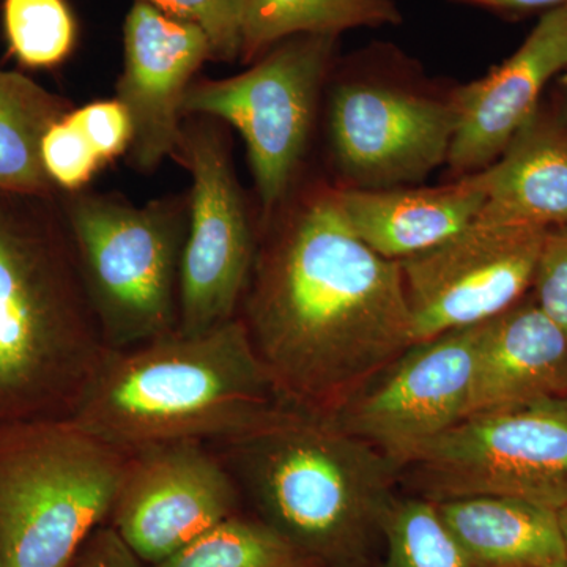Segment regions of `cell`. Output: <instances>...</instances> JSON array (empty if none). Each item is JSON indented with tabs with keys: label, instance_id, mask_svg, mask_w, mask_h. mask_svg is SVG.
<instances>
[{
	"label": "cell",
	"instance_id": "484cf974",
	"mask_svg": "<svg viewBox=\"0 0 567 567\" xmlns=\"http://www.w3.org/2000/svg\"><path fill=\"white\" fill-rule=\"evenodd\" d=\"M203 29L213 58L234 61L241 55L246 0H140Z\"/></svg>",
	"mask_w": 567,
	"mask_h": 567
},
{
	"label": "cell",
	"instance_id": "ba28073f",
	"mask_svg": "<svg viewBox=\"0 0 567 567\" xmlns=\"http://www.w3.org/2000/svg\"><path fill=\"white\" fill-rule=\"evenodd\" d=\"M333 41L295 37L238 76L189 85L183 100V117L219 118L241 134L267 212L286 196L303 156Z\"/></svg>",
	"mask_w": 567,
	"mask_h": 567
},
{
	"label": "cell",
	"instance_id": "f546056e",
	"mask_svg": "<svg viewBox=\"0 0 567 567\" xmlns=\"http://www.w3.org/2000/svg\"><path fill=\"white\" fill-rule=\"evenodd\" d=\"M465 2L476 3V6L492 7V9L505 10H533V9H555L567 3V0H465Z\"/></svg>",
	"mask_w": 567,
	"mask_h": 567
},
{
	"label": "cell",
	"instance_id": "ac0fdd59",
	"mask_svg": "<svg viewBox=\"0 0 567 567\" xmlns=\"http://www.w3.org/2000/svg\"><path fill=\"white\" fill-rule=\"evenodd\" d=\"M475 174L486 194L476 221L547 230L567 226V128L539 111L491 166Z\"/></svg>",
	"mask_w": 567,
	"mask_h": 567
},
{
	"label": "cell",
	"instance_id": "44dd1931",
	"mask_svg": "<svg viewBox=\"0 0 567 567\" xmlns=\"http://www.w3.org/2000/svg\"><path fill=\"white\" fill-rule=\"evenodd\" d=\"M398 22L393 0H246L241 55L251 59L287 37H336Z\"/></svg>",
	"mask_w": 567,
	"mask_h": 567
},
{
	"label": "cell",
	"instance_id": "5bb4252c",
	"mask_svg": "<svg viewBox=\"0 0 567 567\" xmlns=\"http://www.w3.org/2000/svg\"><path fill=\"white\" fill-rule=\"evenodd\" d=\"M212 44L203 29L136 0L123 25L117 100L132 122L133 163L152 171L177 155L183 100Z\"/></svg>",
	"mask_w": 567,
	"mask_h": 567
},
{
	"label": "cell",
	"instance_id": "1f68e13d",
	"mask_svg": "<svg viewBox=\"0 0 567 567\" xmlns=\"http://www.w3.org/2000/svg\"><path fill=\"white\" fill-rule=\"evenodd\" d=\"M0 567H7V566H6V563H3L2 557H0Z\"/></svg>",
	"mask_w": 567,
	"mask_h": 567
},
{
	"label": "cell",
	"instance_id": "9a60e30c",
	"mask_svg": "<svg viewBox=\"0 0 567 567\" xmlns=\"http://www.w3.org/2000/svg\"><path fill=\"white\" fill-rule=\"evenodd\" d=\"M567 66V3L544 13L527 40L487 76L451 95L456 132L447 164L456 174L486 169L539 111L548 81Z\"/></svg>",
	"mask_w": 567,
	"mask_h": 567
},
{
	"label": "cell",
	"instance_id": "f1b7e54d",
	"mask_svg": "<svg viewBox=\"0 0 567 567\" xmlns=\"http://www.w3.org/2000/svg\"><path fill=\"white\" fill-rule=\"evenodd\" d=\"M65 567H148L110 524L95 529Z\"/></svg>",
	"mask_w": 567,
	"mask_h": 567
},
{
	"label": "cell",
	"instance_id": "ffe728a7",
	"mask_svg": "<svg viewBox=\"0 0 567 567\" xmlns=\"http://www.w3.org/2000/svg\"><path fill=\"white\" fill-rule=\"evenodd\" d=\"M69 102L17 71L0 70V192L52 196L41 163L44 133L71 112Z\"/></svg>",
	"mask_w": 567,
	"mask_h": 567
},
{
	"label": "cell",
	"instance_id": "7c38bea8",
	"mask_svg": "<svg viewBox=\"0 0 567 567\" xmlns=\"http://www.w3.org/2000/svg\"><path fill=\"white\" fill-rule=\"evenodd\" d=\"M226 462L204 443L174 442L126 454L107 524L147 566L238 514Z\"/></svg>",
	"mask_w": 567,
	"mask_h": 567
},
{
	"label": "cell",
	"instance_id": "d4e9b609",
	"mask_svg": "<svg viewBox=\"0 0 567 567\" xmlns=\"http://www.w3.org/2000/svg\"><path fill=\"white\" fill-rule=\"evenodd\" d=\"M40 152L48 177L66 192L87 185L103 164L71 112L44 133Z\"/></svg>",
	"mask_w": 567,
	"mask_h": 567
},
{
	"label": "cell",
	"instance_id": "277c9868",
	"mask_svg": "<svg viewBox=\"0 0 567 567\" xmlns=\"http://www.w3.org/2000/svg\"><path fill=\"white\" fill-rule=\"evenodd\" d=\"M226 446L268 527L319 567L365 566L398 498V462L301 409Z\"/></svg>",
	"mask_w": 567,
	"mask_h": 567
},
{
	"label": "cell",
	"instance_id": "cb8c5ba5",
	"mask_svg": "<svg viewBox=\"0 0 567 567\" xmlns=\"http://www.w3.org/2000/svg\"><path fill=\"white\" fill-rule=\"evenodd\" d=\"M10 50L29 69H50L73 48L76 25L65 0H3Z\"/></svg>",
	"mask_w": 567,
	"mask_h": 567
},
{
	"label": "cell",
	"instance_id": "7a4b0ae2",
	"mask_svg": "<svg viewBox=\"0 0 567 567\" xmlns=\"http://www.w3.org/2000/svg\"><path fill=\"white\" fill-rule=\"evenodd\" d=\"M293 409L235 317L200 333L175 328L107 349L65 417L130 454L162 443L227 445Z\"/></svg>",
	"mask_w": 567,
	"mask_h": 567
},
{
	"label": "cell",
	"instance_id": "3957f363",
	"mask_svg": "<svg viewBox=\"0 0 567 567\" xmlns=\"http://www.w3.org/2000/svg\"><path fill=\"white\" fill-rule=\"evenodd\" d=\"M51 197L0 192V425L69 416L107 350Z\"/></svg>",
	"mask_w": 567,
	"mask_h": 567
},
{
	"label": "cell",
	"instance_id": "9c48e42d",
	"mask_svg": "<svg viewBox=\"0 0 567 567\" xmlns=\"http://www.w3.org/2000/svg\"><path fill=\"white\" fill-rule=\"evenodd\" d=\"M480 330L475 324L413 342L324 416L402 470L466 416Z\"/></svg>",
	"mask_w": 567,
	"mask_h": 567
},
{
	"label": "cell",
	"instance_id": "e0dca14e",
	"mask_svg": "<svg viewBox=\"0 0 567 567\" xmlns=\"http://www.w3.org/2000/svg\"><path fill=\"white\" fill-rule=\"evenodd\" d=\"M567 394V339L536 301L481 323L468 412Z\"/></svg>",
	"mask_w": 567,
	"mask_h": 567
},
{
	"label": "cell",
	"instance_id": "d6986e66",
	"mask_svg": "<svg viewBox=\"0 0 567 567\" xmlns=\"http://www.w3.org/2000/svg\"><path fill=\"white\" fill-rule=\"evenodd\" d=\"M435 506L464 567H567L557 511L495 495Z\"/></svg>",
	"mask_w": 567,
	"mask_h": 567
},
{
	"label": "cell",
	"instance_id": "4316f807",
	"mask_svg": "<svg viewBox=\"0 0 567 567\" xmlns=\"http://www.w3.org/2000/svg\"><path fill=\"white\" fill-rule=\"evenodd\" d=\"M533 286L536 303L567 339V226L547 230Z\"/></svg>",
	"mask_w": 567,
	"mask_h": 567
},
{
	"label": "cell",
	"instance_id": "5b68a950",
	"mask_svg": "<svg viewBox=\"0 0 567 567\" xmlns=\"http://www.w3.org/2000/svg\"><path fill=\"white\" fill-rule=\"evenodd\" d=\"M126 454L69 417L0 425V557L65 567L107 524Z\"/></svg>",
	"mask_w": 567,
	"mask_h": 567
},
{
	"label": "cell",
	"instance_id": "30bf717a",
	"mask_svg": "<svg viewBox=\"0 0 567 567\" xmlns=\"http://www.w3.org/2000/svg\"><path fill=\"white\" fill-rule=\"evenodd\" d=\"M177 155L192 174L178 328L200 333L237 316L256 248L229 152L210 126H183Z\"/></svg>",
	"mask_w": 567,
	"mask_h": 567
},
{
	"label": "cell",
	"instance_id": "8992f818",
	"mask_svg": "<svg viewBox=\"0 0 567 567\" xmlns=\"http://www.w3.org/2000/svg\"><path fill=\"white\" fill-rule=\"evenodd\" d=\"M63 219L107 349H130L178 328L181 205L133 207L82 194L66 204Z\"/></svg>",
	"mask_w": 567,
	"mask_h": 567
},
{
	"label": "cell",
	"instance_id": "7402d4cb",
	"mask_svg": "<svg viewBox=\"0 0 567 567\" xmlns=\"http://www.w3.org/2000/svg\"><path fill=\"white\" fill-rule=\"evenodd\" d=\"M148 567H319L260 518L240 514Z\"/></svg>",
	"mask_w": 567,
	"mask_h": 567
},
{
	"label": "cell",
	"instance_id": "83f0119b",
	"mask_svg": "<svg viewBox=\"0 0 567 567\" xmlns=\"http://www.w3.org/2000/svg\"><path fill=\"white\" fill-rule=\"evenodd\" d=\"M71 114L103 163L128 151L132 144V122L117 99L91 103L71 111Z\"/></svg>",
	"mask_w": 567,
	"mask_h": 567
},
{
	"label": "cell",
	"instance_id": "d6a6232c",
	"mask_svg": "<svg viewBox=\"0 0 567 567\" xmlns=\"http://www.w3.org/2000/svg\"><path fill=\"white\" fill-rule=\"evenodd\" d=\"M566 84H567V81H566Z\"/></svg>",
	"mask_w": 567,
	"mask_h": 567
},
{
	"label": "cell",
	"instance_id": "6da1fadb",
	"mask_svg": "<svg viewBox=\"0 0 567 567\" xmlns=\"http://www.w3.org/2000/svg\"><path fill=\"white\" fill-rule=\"evenodd\" d=\"M241 317L290 402L328 415L413 344L401 265L347 224L334 192L316 194L259 256Z\"/></svg>",
	"mask_w": 567,
	"mask_h": 567
},
{
	"label": "cell",
	"instance_id": "52a82bcc",
	"mask_svg": "<svg viewBox=\"0 0 567 567\" xmlns=\"http://www.w3.org/2000/svg\"><path fill=\"white\" fill-rule=\"evenodd\" d=\"M431 503L495 495L558 511L567 505V394L470 413L402 465Z\"/></svg>",
	"mask_w": 567,
	"mask_h": 567
},
{
	"label": "cell",
	"instance_id": "4dcf8cb0",
	"mask_svg": "<svg viewBox=\"0 0 567 567\" xmlns=\"http://www.w3.org/2000/svg\"><path fill=\"white\" fill-rule=\"evenodd\" d=\"M559 532H561L563 544H565V550L567 555V505L559 507L557 511Z\"/></svg>",
	"mask_w": 567,
	"mask_h": 567
},
{
	"label": "cell",
	"instance_id": "4fadbf2b",
	"mask_svg": "<svg viewBox=\"0 0 567 567\" xmlns=\"http://www.w3.org/2000/svg\"><path fill=\"white\" fill-rule=\"evenodd\" d=\"M450 100L374 84L339 85L331 99L336 159L352 188H395L447 163L456 132Z\"/></svg>",
	"mask_w": 567,
	"mask_h": 567
},
{
	"label": "cell",
	"instance_id": "2e32d148",
	"mask_svg": "<svg viewBox=\"0 0 567 567\" xmlns=\"http://www.w3.org/2000/svg\"><path fill=\"white\" fill-rule=\"evenodd\" d=\"M352 233L385 259L401 260L461 234L486 203L477 175L436 188L334 189Z\"/></svg>",
	"mask_w": 567,
	"mask_h": 567
},
{
	"label": "cell",
	"instance_id": "8fae6325",
	"mask_svg": "<svg viewBox=\"0 0 567 567\" xmlns=\"http://www.w3.org/2000/svg\"><path fill=\"white\" fill-rule=\"evenodd\" d=\"M547 229L475 221L401 260L413 341L475 327L518 303L533 286Z\"/></svg>",
	"mask_w": 567,
	"mask_h": 567
},
{
	"label": "cell",
	"instance_id": "603a6c76",
	"mask_svg": "<svg viewBox=\"0 0 567 567\" xmlns=\"http://www.w3.org/2000/svg\"><path fill=\"white\" fill-rule=\"evenodd\" d=\"M382 567H464L435 503L417 496L394 499L382 528Z\"/></svg>",
	"mask_w": 567,
	"mask_h": 567
}]
</instances>
